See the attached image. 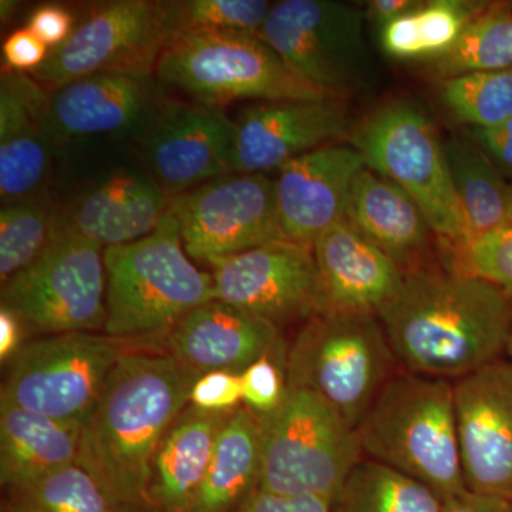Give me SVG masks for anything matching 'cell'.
<instances>
[{
  "instance_id": "6da1fadb",
  "label": "cell",
  "mask_w": 512,
  "mask_h": 512,
  "mask_svg": "<svg viewBox=\"0 0 512 512\" xmlns=\"http://www.w3.org/2000/svg\"><path fill=\"white\" fill-rule=\"evenodd\" d=\"M198 377L171 353L141 349L128 350L111 370L83 424L76 464L124 511L153 512L151 464Z\"/></svg>"
},
{
  "instance_id": "7a4b0ae2",
  "label": "cell",
  "mask_w": 512,
  "mask_h": 512,
  "mask_svg": "<svg viewBox=\"0 0 512 512\" xmlns=\"http://www.w3.org/2000/svg\"><path fill=\"white\" fill-rule=\"evenodd\" d=\"M377 318L404 369L456 382L503 359L512 298L480 279L416 268Z\"/></svg>"
},
{
  "instance_id": "3957f363",
  "label": "cell",
  "mask_w": 512,
  "mask_h": 512,
  "mask_svg": "<svg viewBox=\"0 0 512 512\" xmlns=\"http://www.w3.org/2000/svg\"><path fill=\"white\" fill-rule=\"evenodd\" d=\"M106 326L113 338L164 339L194 309L215 301L212 274L192 264L170 212L147 237L104 249Z\"/></svg>"
},
{
  "instance_id": "277c9868",
  "label": "cell",
  "mask_w": 512,
  "mask_h": 512,
  "mask_svg": "<svg viewBox=\"0 0 512 512\" xmlns=\"http://www.w3.org/2000/svg\"><path fill=\"white\" fill-rule=\"evenodd\" d=\"M356 434L363 456L429 485L444 500L467 490L450 380L394 375Z\"/></svg>"
},
{
  "instance_id": "5b68a950",
  "label": "cell",
  "mask_w": 512,
  "mask_h": 512,
  "mask_svg": "<svg viewBox=\"0 0 512 512\" xmlns=\"http://www.w3.org/2000/svg\"><path fill=\"white\" fill-rule=\"evenodd\" d=\"M396 365L377 316L315 313L288 350L286 384L318 394L356 430Z\"/></svg>"
},
{
  "instance_id": "8992f818",
  "label": "cell",
  "mask_w": 512,
  "mask_h": 512,
  "mask_svg": "<svg viewBox=\"0 0 512 512\" xmlns=\"http://www.w3.org/2000/svg\"><path fill=\"white\" fill-rule=\"evenodd\" d=\"M262 421L258 490L332 504L363 458L356 430L318 394L295 387H288L281 406Z\"/></svg>"
},
{
  "instance_id": "52a82bcc",
  "label": "cell",
  "mask_w": 512,
  "mask_h": 512,
  "mask_svg": "<svg viewBox=\"0 0 512 512\" xmlns=\"http://www.w3.org/2000/svg\"><path fill=\"white\" fill-rule=\"evenodd\" d=\"M350 138L369 170L412 197L444 245L471 238L451 180L444 143L433 120L420 107L403 100L384 104Z\"/></svg>"
},
{
  "instance_id": "ba28073f",
  "label": "cell",
  "mask_w": 512,
  "mask_h": 512,
  "mask_svg": "<svg viewBox=\"0 0 512 512\" xmlns=\"http://www.w3.org/2000/svg\"><path fill=\"white\" fill-rule=\"evenodd\" d=\"M154 74L192 101L222 109L237 100L332 97L293 73L261 37L242 33L173 40L161 52Z\"/></svg>"
},
{
  "instance_id": "9c48e42d",
  "label": "cell",
  "mask_w": 512,
  "mask_h": 512,
  "mask_svg": "<svg viewBox=\"0 0 512 512\" xmlns=\"http://www.w3.org/2000/svg\"><path fill=\"white\" fill-rule=\"evenodd\" d=\"M143 345L96 332L33 340L13 357L0 406L83 426L120 357Z\"/></svg>"
},
{
  "instance_id": "30bf717a",
  "label": "cell",
  "mask_w": 512,
  "mask_h": 512,
  "mask_svg": "<svg viewBox=\"0 0 512 512\" xmlns=\"http://www.w3.org/2000/svg\"><path fill=\"white\" fill-rule=\"evenodd\" d=\"M2 305L47 335L104 329V248L67 227L60 212L45 251L2 285Z\"/></svg>"
},
{
  "instance_id": "8fae6325",
  "label": "cell",
  "mask_w": 512,
  "mask_h": 512,
  "mask_svg": "<svg viewBox=\"0 0 512 512\" xmlns=\"http://www.w3.org/2000/svg\"><path fill=\"white\" fill-rule=\"evenodd\" d=\"M365 16L335 0H282L272 5L258 36L293 73L339 99L370 74Z\"/></svg>"
},
{
  "instance_id": "7c38bea8",
  "label": "cell",
  "mask_w": 512,
  "mask_h": 512,
  "mask_svg": "<svg viewBox=\"0 0 512 512\" xmlns=\"http://www.w3.org/2000/svg\"><path fill=\"white\" fill-rule=\"evenodd\" d=\"M185 252L212 265L284 239L275 180L265 174H227L170 198Z\"/></svg>"
},
{
  "instance_id": "4fadbf2b",
  "label": "cell",
  "mask_w": 512,
  "mask_h": 512,
  "mask_svg": "<svg viewBox=\"0 0 512 512\" xmlns=\"http://www.w3.org/2000/svg\"><path fill=\"white\" fill-rule=\"evenodd\" d=\"M164 47L158 2L110 0L87 9L72 35L30 74L53 89L94 74L151 77Z\"/></svg>"
},
{
  "instance_id": "5bb4252c",
  "label": "cell",
  "mask_w": 512,
  "mask_h": 512,
  "mask_svg": "<svg viewBox=\"0 0 512 512\" xmlns=\"http://www.w3.org/2000/svg\"><path fill=\"white\" fill-rule=\"evenodd\" d=\"M140 134L153 180L170 198L234 174L237 123L222 107L164 101Z\"/></svg>"
},
{
  "instance_id": "9a60e30c",
  "label": "cell",
  "mask_w": 512,
  "mask_h": 512,
  "mask_svg": "<svg viewBox=\"0 0 512 512\" xmlns=\"http://www.w3.org/2000/svg\"><path fill=\"white\" fill-rule=\"evenodd\" d=\"M215 301L278 323L319 312L313 245L276 239L211 265Z\"/></svg>"
},
{
  "instance_id": "2e32d148",
  "label": "cell",
  "mask_w": 512,
  "mask_h": 512,
  "mask_svg": "<svg viewBox=\"0 0 512 512\" xmlns=\"http://www.w3.org/2000/svg\"><path fill=\"white\" fill-rule=\"evenodd\" d=\"M453 383L467 490L512 500L511 360H495Z\"/></svg>"
},
{
  "instance_id": "e0dca14e",
  "label": "cell",
  "mask_w": 512,
  "mask_h": 512,
  "mask_svg": "<svg viewBox=\"0 0 512 512\" xmlns=\"http://www.w3.org/2000/svg\"><path fill=\"white\" fill-rule=\"evenodd\" d=\"M235 137L234 173L265 174L289 161L352 137L349 111L339 99L264 101L242 110Z\"/></svg>"
},
{
  "instance_id": "ac0fdd59",
  "label": "cell",
  "mask_w": 512,
  "mask_h": 512,
  "mask_svg": "<svg viewBox=\"0 0 512 512\" xmlns=\"http://www.w3.org/2000/svg\"><path fill=\"white\" fill-rule=\"evenodd\" d=\"M164 346L198 376L211 372L241 375L264 357L286 369L289 350L274 322L221 301L188 313L165 336Z\"/></svg>"
},
{
  "instance_id": "d6986e66",
  "label": "cell",
  "mask_w": 512,
  "mask_h": 512,
  "mask_svg": "<svg viewBox=\"0 0 512 512\" xmlns=\"http://www.w3.org/2000/svg\"><path fill=\"white\" fill-rule=\"evenodd\" d=\"M365 168L362 154L343 144L320 147L285 164L275 180L285 238L313 245L345 220L350 190Z\"/></svg>"
},
{
  "instance_id": "ffe728a7",
  "label": "cell",
  "mask_w": 512,
  "mask_h": 512,
  "mask_svg": "<svg viewBox=\"0 0 512 512\" xmlns=\"http://www.w3.org/2000/svg\"><path fill=\"white\" fill-rule=\"evenodd\" d=\"M29 73L0 77V197L2 204L45 192L57 146L49 119L50 93Z\"/></svg>"
},
{
  "instance_id": "44dd1931",
  "label": "cell",
  "mask_w": 512,
  "mask_h": 512,
  "mask_svg": "<svg viewBox=\"0 0 512 512\" xmlns=\"http://www.w3.org/2000/svg\"><path fill=\"white\" fill-rule=\"evenodd\" d=\"M319 312L377 316L402 285L404 271L343 220L313 242Z\"/></svg>"
},
{
  "instance_id": "7402d4cb",
  "label": "cell",
  "mask_w": 512,
  "mask_h": 512,
  "mask_svg": "<svg viewBox=\"0 0 512 512\" xmlns=\"http://www.w3.org/2000/svg\"><path fill=\"white\" fill-rule=\"evenodd\" d=\"M157 106L151 77L94 74L50 93V126L57 144L73 138L141 133Z\"/></svg>"
},
{
  "instance_id": "603a6c76",
  "label": "cell",
  "mask_w": 512,
  "mask_h": 512,
  "mask_svg": "<svg viewBox=\"0 0 512 512\" xmlns=\"http://www.w3.org/2000/svg\"><path fill=\"white\" fill-rule=\"evenodd\" d=\"M170 197L146 175L119 171L62 211V220L104 249L147 237L163 220Z\"/></svg>"
},
{
  "instance_id": "cb8c5ba5",
  "label": "cell",
  "mask_w": 512,
  "mask_h": 512,
  "mask_svg": "<svg viewBox=\"0 0 512 512\" xmlns=\"http://www.w3.org/2000/svg\"><path fill=\"white\" fill-rule=\"evenodd\" d=\"M229 414L207 412L192 404L185 407L165 433L151 464V511L190 512Z\"/></svg>"
},
{
  "instance_id": "d4e9b609",
  "label": "cell",
  "mask_w": 512,
  "mask_h": 512,
  "mask_svg": "<svg viewBox=\"0 0 512 512\" xmlns=\"http://www.w3.org/2000/svg\"><path fill=\"white\" fill-rule=\"evenodd\" d=\"M345 220L402 269L416 264L433 232L410 195L367 167L352 185Z\"/></svg>"
},
{
  "instance_id": "484cf974",
  "label": "cell",
  "mask_w": 512,
  "mask_h": 512,
  "mask_svg": "<svg viewBox=\"0 0 512 512\" xmlns=\"http://www.w3.org/2000/svg\"><path fill=\"white\" fill-rule=\"evenodd\" d=\"M82 424L0 406V483L22 487L77 463Z\"/></svg>"
},
{
  "instance_id": "4316f807",
  "label": "cell",
  "mask_w": 512,
  "mask_h": 512,
  "mask_svg": "<svg viewBox=\"0 0 512 512\" xmlns=\"http://www.w3.org/2000/svg\"><path fill=\"white\" fill-rule=\"evenodd\" d=\"M264 421L241 406L218 434L210 466L190 512H234L259 488Z\"/></svg>"
},
{
  "instance_id": "83f0119b",
  "label": "cell",
  "mask_w": 512,
  "mask_h": 512,
  "mask_svg": "<svg viewBox=\"0 0 512 512\" xmlns=\"http://www.w3.org/2000/svg\"><path fill=\"white\" fill-rule=\"evenodd\" d=\"M488 5L477 0L423 2L413 12L383 26L382 49L393 59H437L453 47L471 20Z\"/></svg>"
},
{
  "instance_id": "f1b7e54d",
  "label": "cell",
  "mask_w": 512,
  "mask_h": 512,
  "mask_svg": "<svg viewBox=\"0 0 512 512\" xmlns=\"http://www.w3.org/2000/svg\"><path fill=\"white\" fill-rule=\"evenodd\" d=\"M444 150L471 238L507 224L511 184L483 151L468 137L450 138Z\"/></svg>"
},
{
  "instance_id": "f546056e",
  "label": "cell",
  "mask_w": 512,
  "mask_h": 512,
  "mask_svg": "<svg viewBox=\"0 0 512 512\" xmlns=\"http://www.w3.org/2000/svg\"><path fill=\"white\" fill-rule=\"evenodd\" d=\"M444 498L429 485L379 461L362 458L332 503V512H441Z\"/></svg>"
},
{
  "instance_id": "4dcf8cb0",
  "label": "cell",
  "mask_w": 512,
  "mask_h": 512,
  "mask_svg": "<svg viewBox=\"0 0 512 512\" xmlns=\"http://www.w3.org/2000/svg\"><path fill=\"white\" fill-rule=\"evenodd\" d=\"M431 63L441 80L512 69V6L490 3L453 47Z\"/></svg>"
},
{
  "instance_id": "1f68e13d",
  "label": "cell",
  "mask_w": 512,
  "mask_h": 512,
  "mask_svg": "<svg viewBox=\"0 0 512 512\" xmlns=\"http://www.w3.org/2000/svg\"><path fill=\"white\" fill-rule=\"evenodd\" d=\"M272 3L266 0H167L158 2L165 45L191 36L259 35Z\"/></svg>"
},
{
  "instance_id": "d6a6232c",
  "label": "cell",
  "mask_w": 512,
  "mask_h": 512,
  "mask_svg": "<svg viewBox=\"0 0 512 512\" xmlns=\"http://www.w3.org/2000/svg\"><path fill=\"white\" fill-rule=\"evenodd\" d=\"M47 192L3 205L0 211V279L2 285L39 258L60 220Z\"/></svg>"
},
{
  "instance_id": "836d02e7",
  "label": "cell",
  "mask_w": 512,
  "mask_h": 512,
  "mask_svg": "<svg viewBox=\"0 0 512 512\" xmlns=\"http://www.w3.org/2000/svg\"><path fill=\"white\" fill-rule=\"evenodd\" d=\"M2 512H127L107 497L82 467L62 468L8 490Z\"/></svg>"
},
{
  "instance_id": "e575fe53",
  "label": "cell",
  "mask_w": 512,
  "mask_h": 512,
  "mask_svg": "<svg viewBox=\"0 0 512 512\" xmlns=\"http://www.w3.org/2000/svg\"><path fill=\"white\" fill-rule=\"evenodd\" d=\"M441 100L468 128H490L512 117V69L441 80Z\"/></svg>"
},
{
  "instance_id": "d590c367",
  "label": "cell",
  "mask_w": 512,
  "mask_h": 512,
  "mask_svg": "<svg viewBox=\"0 0 512 512\" xmlns=\"http://www.w3.org/2000/svg\"><path fill=\"white\" fill-rule=\"evenodd\" d=\"M446 247V271L470 276L503 289L512 296V224L485 231Z\"/></svg>"
},
{
  "instance_id": "8d00e7d4",
  "label": "cell",
  "mask_w": 512,
  "mask_h": 512,
  "mask_svg": "<svg viewBox=\"0 0 512 512\" xmlns=\"http://www.w3.org/2000/svg\"><path fill=\"white\" fill-rule=\"evenodd\" d=\"M242 403L256 414H271L281 406L288 390L286 369L264 357L241 373Z\"/></svg>"
},
{
  "instance_id": "74e56055",
  "label": "cell",
  "mask_w": 512,
  "mask_h": 512,
  "mask_svg": "<svg viewBox=\"0 0 512 512\" xmlns=\"http://www.w3.org/2000/svg\"><path fill=\"white\" fill-rule=\"evenodd\" d=\"M241 375L211 372L198 377L191 390L190 404L207 412L228 413L241 407Z\"/></svg>"
},
{
  "instance_id": "f35d334b",
  "label": "cell",
  "mask_w": 512,
  "mask_h": 512,
  "mask_svg": "<svg viewBox=\"0 0 512 512\" xmlns=\"http://www.w3.org/2000/svg\"><path fill=\"white\" fill-rule=\"evenodd\" d=\"M49 53L50 47L29 28L18 29L10 33L2 46L6 70H12V72H35L45 63Z\"/></svg>"
},
{
  "instance_id": "ab89813d",
  "label": "cell",
  "mask_w": 512,
  "mask_h": 512,
  "mask_svg": "<svg viewBox=\"0 0 512 512\" xmlns=\"http://www.w3.org/2000/svg\"><path fill=\"white\" fill-rule=\"evenodd\" d=\"M467 137L488 157L505 180L512 181V117L490 128H468Z\"/></svg>"
},
{
  "instance_id": "60d3db41",
  "label": "cell",
  "mask_w": 512,
  "mask_h": 512,
  "mask_svg": "<svg viewBox=\"0 0 512 512\" xmlns=\"http://www.w3.org/2000/svg\"><path fill=\"white\" fill-rule=\"evenodd\" d=\"M76 22L73 13L66 6L49 3L39 6L30 15L28 28L50 49H55L72 35Z\"/></svg>"
},
{
  "instance_id": "b9f144b4",
  "label": "cell",
  "mask_w": 512,
  "mask_h": 512,
  "mask_svg": "<svg viewBox=\"0 0 512 512\" xmlns=\"http://www.w3.org/2000/svg\"><path fill=\"white\" fill-rule=\"evenodd\" d=\"M234 512H332V504L313 497H285L256 490Z\"/></svg>"
},
{
  "instance_id": "7bdbcfd3",
  "label": "cell",
  "mask_w": 512,
  "mask_h": 512,
  "mask_svg": "<svg viewBox=\"0 0 512 512\" xmlns=\"http://www.w3.org/2000/svg\"><path fill=\"white\" fill-rule=\"evenodd\" d=\"M441 512H512V500L466 490L444 500Z\"/></svg>"
},
{
  "instance_id": "ee69618b",
  "label": "cell",
  "mask_w": 512,
  "mask_h": 512,
  "mask_svg": "<svg viewBox=\"0 0 512 512\" xmlns=\"http://www.w3.org/2000/svg\"><path fill=\"white\" fill-rule=\"evenodd\" d=\"M23 320L8 306L0 308V360L2 363L13 359L23 348Z\"/></svg>"
},
{
  "instance_id": "f6af8a7d",
  "label": "cell",
  "mask_w": 512,
  "mask_h": 512,
  "mask_svg": "<svg viewBox=\"0 0 512 512\" xmlns=\"http://www.w3.org/2000/svg\"><path fill=\"white\" fill-rule=\"evenodd\" d=\"M421 3V0H372L366 3L365 15L382 29L387 23L413 12Z\"/></svg>"
},
{
  "instance_id": "bcb514c9",
  "label": "cell",
  "mask_w": 512,
  "mask_h": 512,
  "mask_svg": "<svg viewBox=\"0 0 512 512\" xmlns=\"http://www.w3.org/2000/svg\"><path fill=\"white\" fill-rule=\"evenodd\" d=\"M19 8L18 2H12V0H2L0 2V16H2V22L12 19L13 13Z\"/></svg>"
},
{
  "instance_id": "7dc6e473",
  "label": "cell",
  "mask_w": 512,
  "mask_h": 512,
  "mask_svg": "<svg viewBox=\"0 0 512 512\" xmlns=\"http://www.w3.org/2000/svg\"><path fill=\"white\" fill-rule=\"evenodd\" d=\"M505 353H507L508 360H511L512 362V328L510 333V339H508L507 350H505Z\"/></svg>"
},
{
  "instance_id": "c3c4849f",
  "label": "cell",
  "mask_w": 512,
  "mask_h": 512,
  "mask_svg": "<svg viewBox=\"0 0 512 512\" xmlns=\"http://www.w3.org/2000/svg\"><path fill=\"white\" fill-rule=\"evenodd\" d=\"M508 222L512 224V184L510 187V200H508Z\"/></svg>"
},
{
  "instance_id": "681fc988",
  "label": "cell",
  "mask_w": 512,
  "mask_h": 512,
  "mask_svg": "<svg viewBox=\"0 0 512 512\" xmlns=\"http://www.w3.org/2000/svg\"><path fill=\"white\" fill-rule=\"evenodd\" d=\"M511 298H512V296H511Z\"/></svg>"
}]
</instances>
